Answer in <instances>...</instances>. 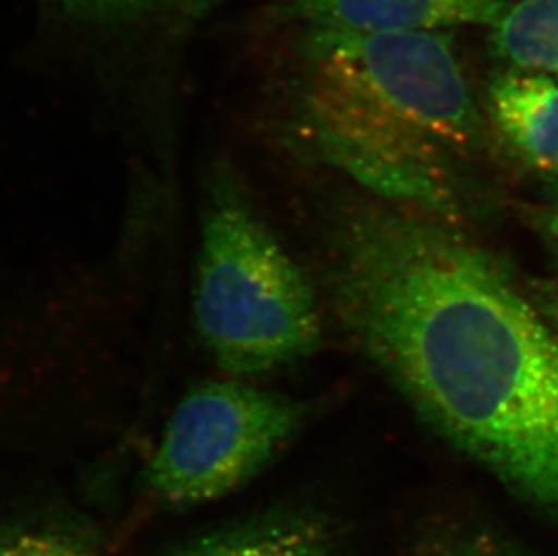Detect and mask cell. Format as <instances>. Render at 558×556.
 I'll use <instances>...</instances> for the list:
<instances>
[{"instance_id": "ba28073f", "label": "cell", "mask_w": 558, "mask_h": 556, "mask_svg": "<svg viewBox=\"0 0 558 556\" xmlns=\"http://www.w3.org/2000/svg\"><path fill=\"white\" fill-rule=\"evenodd\" d=\"M165 556H343L332 525L304 508L246 515L175 546Z\"/></svg>"}, {"instance_id": "8fae6325", "label": "cell", "mask_w": 558, "mask_h": 556, "mask_svg": "<svg viewBox=\"0 0 558 556\" xmlns=\"http://www.w3.org/2000/svg\"><path fill=\"white\" fill-rule=\"evenodd\" d=\"M0 556H106L84 525L62 520H29L0 528Z\"/></svg>"}, {"instance_id": "5b68a950", "label": "cell", "mask_w": 558, "mask_h": 556, "mask_svg": "<svg viewBox=\"0 0 558 556\" xmlns=\"http://www.w3.org/2000/svg\"><path fill=\"white\" fill-rule=\"evenodd\" d=\"M44 32L114 90L174 82L222 0H37Z\"/></svg>"}, {"instance_id": "277c9868", "label": "cell", "mask_w": 558, "mask_h": 556, "mask_svg": "<svg viewBox=\"0 0 558 556\" xmlns=\"http://www.w3.org/2000/svg\"><path fill=\"white\" fill-rule=\"evenodd\" d=\"M307 409L244 382H208L181 398L143 468L145 494L170 511L233 495L299 436Z\"/></svg>"}, {"instance_id": "52a82bcc", "label": "cell", "mask_w": 558, "mask_h": 556, "mask_svg": "<svg viewBox=\"0 0 558 556\" xmlns=\"http://www.w3.org/2000/svg\"><path fill=\"white\" fill-rule=\"evenodd\" d=\"M510 0H277L268 10L271 29L384 33L447 32L459 26L494 27Z\"/></svg>"}, {"instance_id": "6da1fadb", "label": "cell", "mask_w": 558, "mask_h": 556, "mask_svg": "<svg viewBox=\"0 0 558 556\" xmlns=\"http://www.w3.org/2000/svg\"><path fill=\"white\" fill-rule=\"evenodd\" d=\"M338 304L417 414L558 519V331L452 222L360 208L338 237Z\"/></svg>"}, {"instance_id": "7a4b0ae2", "label": "cell", "mask_w": 558, "mask_h": 556, "mask_svg": "<svg viewBox=\"0 0 558 556\" xmlns=\"http://www.w3.org/2000/svg\"><path fill=\"white\" fill-rule=\"evenodd\" d=\"M194 321L206 351L233 376L290 365L320 338L307 278L228 173L216 176L203 210Z\"/></svg>"}, {"instance_id": "4fadbf2b", "label": "cell", "mask_w": 558, "mask_h": 556, "mask_svg": "<svg viewBox=\"0 0 558 556\" xmlns=\"http://www.w3.org/2000/svg\"><path fill=\"white\" fill-rule=\"evenodd\" d=\"M532 302L558 331V275L535 283Z\"/></svg>"}, {"instance_id": "7c38bea8", "label": "cell", "mask_w": 558, "mask_h": 556, "mask_svg": "<svg viewBox=\"0 0 558 556\" xmlns=\"http://www.w3.org/2000/svg\"><path fill=\"white\" fill-rule=\"evenodd\" d=\"M439 556H526L511 544L490 535L463 536L445 549Z\"/></svg>"}, {"instance_id": "3957f363", "label": "cell", "mask_w": 558, "mask_h": 556, "mask_svg": "<svg viewBox=\"0 0 558 556\" xmlns=\"http://www.w3.org/2000/svg\"><path fill=\"white\" fill-rule=\"evenodd\" d=\"M304 98L354 107L439 147L469 150L483 123L447 32H301Z\"/></svg>"}, {"instance_id": "5bb4252c", "label": "cell", "mask_w": 558, "mask_h": 556, "mask_svg": "<svg viewBox=\"0 0 558 556\" xmlns=\"http://www.w3.org/2000/svg\"><path fill=\"white\" fill-rule=\"evenodd\" d=\"M538 225H541V233L546 237L549 246L558 253V203L544 211Z\"/></svg>"}, {"instance_id": "9c48e42d", "label": "cell", "mask_w": 558, "mask_h": 556, "mask_svg": "<svg viewBox=\"0 0 558 556\" xmlns=\"http://www.w3.org/2000/svg\"><path fill=\"white\" fill-rule=\"evenodd\" d=\"M488 106L500 134L530 167L558 173V78L510 69L492 80Z\"/></svg>"}, {"instance_id": "8992f818", "label": "cell", "mask_w": 558, "mask_h": 556, "mask_svg": "<svg viewBox=\"0 0 558 556\" xmlns=\"http://www.w3.org/2000/svg\"><path fill=\"white\" fill-rule=\"evenodd\" d=\"M307 118L331 164L387 200L456 222L459 205L441 150L407 126L353 107L306 101Z\"/></svg>"}, {"instance_id": "30bf717a", "label": "cell", "mask_w": 558, "mask_h": 556, "mask_svg": "<svg viewBox=\"0 0 558 556\" xmlns=\"http://www.w3.org/2000/svg\"><path fill=\"white\" fill-rule=\"evenodd\" d=\"M492 44L513 68L558 78V0H519L492 27Z\"/></svg>"}]
</instances>
